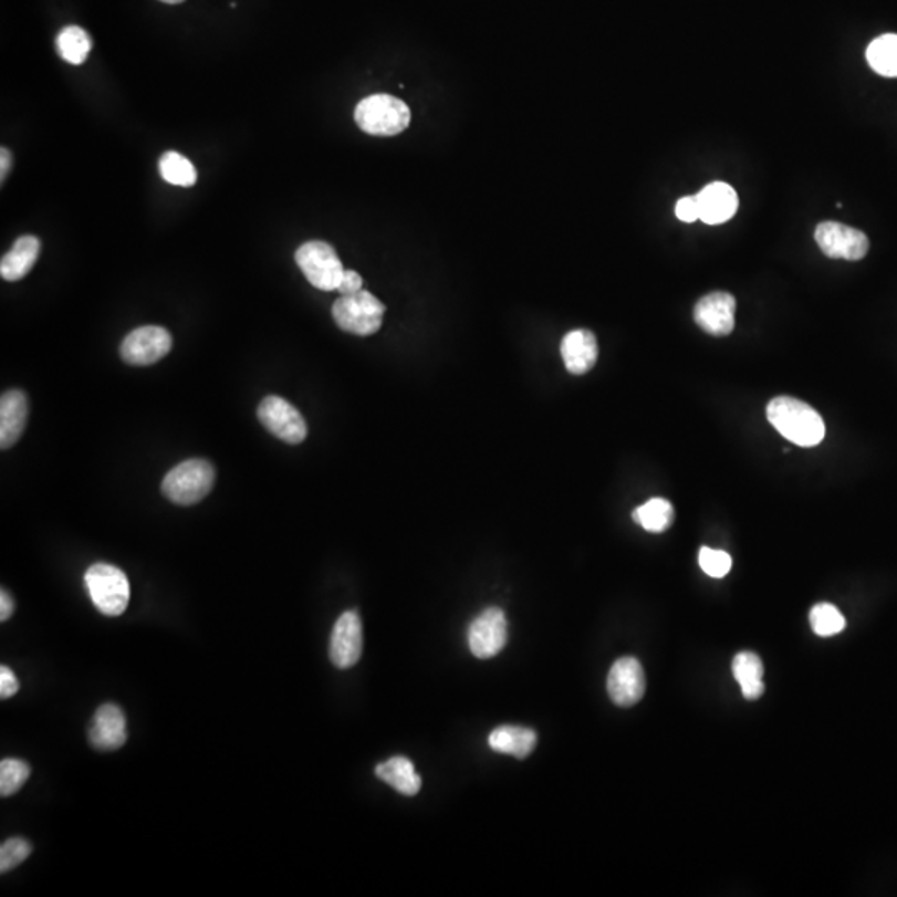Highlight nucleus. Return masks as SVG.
Here are the masks:
<instances>
[{
  "mask_svg": "<svg viewBox=\"0 0 897 897\" xmlns=\"http://www.w3.org/2000/svg\"><path fill=\"white\" fill-rule=\"evenodd\" d=\"M31 776V766L25 761L8 758L0 763V794L8 797L18 793Z\"/></svg>",
  "mask_w": 897,
  "mask_h": 897,
  "instance_id": "bb28decb",
  "label": "nucleus"
},
{
  "mask_svg": "<svg viewBox=\"0 0 897 897\" xmlns=\"http://www.w3.org/2000/svg\"><path fill=\"white\" fill-rule=\"evenodd\" d=\"M92 51V39L79 25H69L58 35V52L65 62L72 65H82L87 61Z\"/></svg>",
  "mask_w": 897,
  "mask_h": 897,
  "instance_id": "b1692460",
  "label": "nucleus"
},
{
  "mask_svg": "<svg viewBox=\"0 0 897 897\" xmlns=\"http://www.w3.org/2000/svg\"><path fill=\"white\" fill-rule=\"evenodd\" d=\"M734 680L740 684L741 693L747 700H758L764 693L763 661L753 651H741L734 657Z\"/></svg>",
  "mask_w": 897,
  "mask_h": 897,
  "instance_id": "412c9836",
  "label": "nucleus"
},
{
  "mask_svg": "<svg viewBox=\"0 0 897 897\" xmlns=\"http://www.w3.org/2000/svg\"><path fill=\"white\" fill-rule=\"evenodd\" d=\"M85 587L101 614L118 617L127 611L131 602V582L115 565H92L85 572Z\"/></svg>",
  "mask_w": 897,
  "mask_h": 897,
  "instance_id": "20e7f679",
  "label": "nucleus"
},
{
  "mask_svg": "<svg viewBox=\"0 0 897 897\" xmlns=\"http://www.w3.org/2000/svg\"><path fill=\"white\" fill-rule=\"evenodd\" d=\"M41 253V240L32 234H24L15 241L12 250L0 261V274L6 281H19L28 277Z\"/></svg>",
  "mask_w": 897,
  "mask_h": 897,
  "instance_id": "a211bd4d",
  "label": "nucleus"
},
{
  "mask_svg": "<svg viewBox=\"0 0 897 897\" xmlns=\"http://www.w3.org/2000/svg\"><path fill=\"white\" fill-rule=\"evenodd\" d=\"M258 419L278 439L286 444H301L307 436V426L300 410L280 396H268L258 406Z\"/></svg>",
  "mask_w": 897,
  "mask_h": 897,
  "instance_id": "0eeeda50",
  "label": "nucleus"
},
{
  "mask_svg": "<svg viewBox=\"0 0 897 897\" xmlns=\"http://www.w3.org/2000/svg\"><path fill=\"white\" fill-rule=\"evenodd\" d=\"M0 158H2V164H0L2 165V167H0V178H2V181H4L6 177H8L9 170H11L12 167V154L8 150V148H2V152H0Z\"/></svg>",
  "mask_w": 897,
  "mask_h": 897,
  "instance_id": "72a5a7b5",
  "label": "nucleus"
},
{
  "mask_svg": "<svg viewBox=\"0 0 897 897\" xmlns=\"http://www.w3.org/2000/svg\"><path fill=\"white\" fill-rule=\"evenodd\" d=\"M538 734L534 730L521 727H499L489 737V747L502 754L524 760L534 751Z\"/></svg>",
  "mask_w": 897,
  "mask_h": 897,
  "instance_id": "6ab92c4d",
  "label": "nucleus"
},
{
  "mask_svg": "<svg viewBox=\"0 0 897 897\" xmlns=\"http://www.w3.org/2000/svg\"><path fill=\"white\" fill-rule=\"evenodd\" d=\"M32 853V844L24 837H11L0 847V870L8 873L24 863Z\"/></svg>",
  "mask_w": 897,
  "mask_h": 897,
  "instance_id": "cd10ccee",
  "label": "nucleus"
},
{
  "mask_svg": "<svg viewBox=\"0 0 897 897\" xmlns=\"http://www.w3.org/2000/svg\"><path fill=\"white\" fill-rule=\"evenodd\" d=\"M700 220L707 225H721L734 217L738 210V195L733 187L723 181L707 185L697 195Z\"/></svg>",
  "mask_w": 897,
  "mask_h": 897,
  "instance_id": "f3484780",
  "label": "nucleus"
},
{
  "mask_svg": "<svg viewBox=\"0 0 897 897\" xmlns=\"http://www.w3.org/2000/svg\"><path fill=\"white\" fill-rule=\"evenodd\" d=\"M698 562H700L701 571L713 578H723L724 575L730 574L731 565H733V561L727 552L715 551L710 547L700 549Z\"/></svg>",
  "mask_w": 897,
  "mask_h": 897,
  "instance_id": "c85d7f7f",
  "label": "nucleus"
},
{
  "mask_svg": "<svg viewBox=\"0 0 897 897\" xmlns=\"http://www.w3.org/2000/svg\"><path fill=\"white\" fill-rule=\"evenodd\" d=\"M296 264L306 280L321 291H336L344 274L336 250L326 241H307L296 250Z\"/></svg>",
  "mask_w": 897,
  "mask_h": 897,
  "instance_id": "423d86ee",
  "label": "nucleus"
},
{
  "mask_svg": "<svg viewBox=\"0 0 897 897\" xmlns=\"http://www.w3.org/2000/svg\"><path fill=\"white\" fill-rule=\"evenodd\" d=\"M867 64L883 77L897 79V34L874 39L866 51Z\"/></svg>",
  "mask_w": 897,
  "mask_h": 897,
  "instance_id": "5701e85b",
  "label": "nucleus"
},
{
  "mask_svg": "<svg viewBox=\"0 0 897 897\" xmlns=\"http://www.w3.org/2000/svg\"><path fill=\"white\" fill-rule=\"evenodd\" d=\"M92 747L101 751H114L127 741V721L124 711L115 703H105L95 711L88 730Z\"/></svg>",
  "mask_w": 897,
  "mask_h": 897,
  "instance_id": "4468645a",
  "label": "nucleus"
},
{
  "mask_svg": "<svg viewBox=\"0 0 897 897\" xmlns=\"http://www.w3.org/2000/svg\"><path fill=\"white\" fill-rule=\"evenodd\" d=\"M469 648L478 658H492L505 647L508 642V618L498 607L486 608L474 618L468 632Z\"/></svg>",
  "mask_w": 897,
  "mask_h": 897,
  "instance_id": "9d476101",
  "label": "nucleus"
},
{
  "mask_svg": "<svg viewBox=\"0 0 897 897\" xmlns=\"http://www.w3.org/2000/svg\"><path fill=\"white\" fill-rule=\"evenodd\" d=\"M632 518L645 531L651 532V534H661L674 524L675 509L667 499L655 498L635 509Z\"/></svg>",
  "mask_w": 897,
  "mask_h": 897,
  "instance_id": "4be33fe9",
  "label": "nucleus"
},
{
  "mask_svg": "<svg viewBox=\"0 0 897 897\" xmlns=\"http://www.w3.org/2000/svg\"><path fill=\"white\" fill-rule=\"evenodd\" d=\"M386 306L369 291L341 296L333 304V317L340 330L356 336H371L383 326Z\"/></svg>",
  "mask_w": 897,
  "mask_h": 897,
  "instance_id": "39448f33",
  "label": "nucleus"
},
{
  "mask_svg": "<svg viewBox=\"0 0 897 897\" xmlns=\"http://www.w3.org/2000/svg\"><path fill=\"white\" fill-rule=\"evenodd\" d=\"M174 346L165 327L142 326L132 331L121 346V356L131 366H150L164 359Z\"/></svg>",
  "mask_w": 897,
  "mask_h": 897,
  "instance_id": "1a4fd4ad",
  "label": "nucleus"
},
{
  "mask_svg": "<svg viewBox=\"0 0 897 897\" xmlns=\"http://www.w3.org/2000/svg\"><path fill=\"white\" fill-rule=\"evenodd\" d=\"M675 215L684 223H693L700 220V208H698L697 195L695 197H684L675 205Z\"/></svg>",
  "mask_w": 897,
  "mask_h": 897,
  "instance_id": "c756f323",
  "label": "nucleus"
},
{
  "mask_svg": "<svg viewBox=\"0 0 897 897\" xmlns=\"http://www.w3.org/2000/svg\"><path fill=\"white\" fill-rule=\"evenodd\" d=\"M363 654V622L357 612H344L334 625L330 642V658L334 667L351 668Z\"/></svg>",
  "mask_w": 897,
  "mask_h": 897,
  "instance_id": "9b49d317",
  "label": "nucleus"
},
{
  "mask_svg": "<svg viewBox=\"0 0 897 897\" xmlns=\"http://www.w3.org/2000/svg\"><path fill=\"white\" fill-rule=\"evenodd\" d=\"M737 300L733 294L717 291L707 294L695 306V323L711 336H728L734 330Z\"/></svg>",
  "mask_w": 897,
  "mask_h": 897,
  "instance_id": "ddd939ff",
  "label": "nucleus"
},
{
  "mask_svg": "<svg viewBox=\"0 0 897 897\" xmlns=\"http://www.w3.org/2000/svg\"><path fill=\"white\" fill-rule=\"evenodd\" d=\"M161 2H165V4L174 6V4H181V2H184V0H161Z\"/></svg>",
  "mask_w": 897,
  "mask_h": 897,
  "instance_id": "f704fd0d",
  "label": "nucleus"
},
{
  "mask_svg": "<svg viewBox=\"0 0 897 897\" xmlns=\"http://www.w3.org/2000/svg\"><path fill=\"white\" fill-rule=\"evenodd\" d=\"M29 417V400L19 389L8 390L0 397V447L8 451L21 439Z\"/></svg>",
  "mask_w": 897,
  "mask_h": 897,
  "instance_id": "2eb2a0df",
  "label": "nucleus"
},
{
  "mask_svg": "<svg viewBox=\"0 0 897 897\" xmlns=\"http://www.w3.org/2000/svg\"><path fill=\"white\" fill-rule=\"evenodd\" d=\"M161 178L177 187H194L197 184V168L178 152H165L158 164Z\"/></svg>",
  "mask_w": 897,
  "mask_h": 897,
  "instance_id": "393cba45",
  "label": "nucleus"
},
{
  "mask_svg": "<svg viewBox=\"0 0 897 897\" xmlns=\"http://www.w3.org/2000/svg\"><path fill=\"white\" fill-rule=\"evenodd\" d=\"M354 121L361 131L374 137H394L409 127L410 108L393 95H371L357 104Z\"/></svg>",
  "mask_w": 897,
  "mask_h": 897,
  "instance_id": "f03ea898",
  "label": "nucleus"
},
{
  "mask_svg": "<svg viewBox=\"0 0 897 897\" xmlns=\"http://www.w3.org/2000/svg\"><path fill=\"white\" fill-rule=\"evenodd\" d=\"M811 628L820 637H833L846 627L841 612L831 604H817L810 612Z\"/></svg>",
  "mask_w": 897,
  "mask_h": 897,
  "instance_id": "a878e982",
  "label": "nucleus"
},
{
  "mask_svg": "<svg viewBox=\"0 0 897 897\" xmlns=\"http://www.w3.org/2000/svg\"><path fill=\"white\" fill-rule=\"evenodd\" d=\"M561 354L569 373L575 376L587 374L597 364V337L588 330L571 331L562 340Z\"/></svg>",
  "mask_w": 897,
  "mask_h": 897,
  "instance_id": "dca6fc26",
  "label": "nucleus"
},
{
  "mask_svg": "<svg viewBox=\"0 0 897 897\" xmlns=\"http://www.w3.org/2000/svg\"><path fill=\"white\" fill-rule=\"evenodd\" d=\"M215 484L213 466L204 459H190L175 466L161 482V491L177 505L198 504Z\"/></svg>",
  "mask_w": 897,
  "mask_h": 897,
  "instance_id": "7ed1b4c3",
  "label": "nucleus"
},
{
  "mask_svg": "<svg viewBox=\"0 0 897 897\" xmlns=\"http://www.w3.org/2000/svg\"><path fill=\"white\" fill-rule=\"evenodd\" d=\"M361 290H363V278L359 277V273H356V271L353 270H344L340 286H337L336 290L340 291L341 296L354 294Z\"/></svg>",
  "mask_w": 897,
  "mask_h": 897,
  "instance_id": "2f4dec72",
  "label": "nucleus"
},
{
  "mask_svg": "<svg viewBox=\"0 0 897 897\" xmlns=\"http://www.w3.org/2000/svg\"><path fill=\"white\" fill-rule=\"evenodd\" d=\"M14 608L15 605L11 595L2 591V594H0V620L8 622L9 618L12 617V614H14Z\"/></svg>",
  "mask_w": 897,
  "mask_h": 897,
  "instance_id": "473e14b6",
  "label": "nucleus"
},
{
  "mask_svg": "<svg viewBox=\"0 0 897 897\" xmlns=\"http://www.w3.org/2000/svg\"><path fill=\"white\" fill-rule=\"evenodd\" d=\"M376 774L404 796H414L423 786V781L416 773L413 761L404 757H394L386 763L377 764Z\"/></svg>",
  "mask_w": 897,
  "mask_h": 897,
  "instance_id": "aec40b11",
  "label": "nucleus"
},
{
  "mask_svg": "<svg viewBox=\"0 0 897 897\" xmlns=\"http://www.w3.org/2000/svg\"><path fill=\"white\" fill-rule=\"evenodd\" d=\"M647 680L644 667L634 657L615 661L608 674L607 690L612 701L618 707H634L644 698Z\"/></svg>",
  "mask_w": 897,
  "mask_h": 897,
  "instance_id": "f8f14e48",
  "label": "nucleus"
},
{
  "mask_svg": "<svg viewBox=\"0 0 897 897\" xmlns=\"http://www.w3.org/2000/svg\"><path fill=\"white\" fill-rule=\"evenodd\" d=\"M817 247L833 260L859 261L869 251V240L863 231L836 221H823L814 231Z\"/></svg>",
  "mask_w": 897,
  "mask_h": 897,
  "instance_id": "6e6552de",
  "label": "nucleus"
},
{
  "mask_svg": "<svg viewBox=\"0 0 897 897\" xmlns=\"http://www.w3.org/2000/svg\"><path fill=\"white\" fill-rule=\"evenodd\" d=\"M19 691V680L11 668L2 665L0 667V697L11 698Z\"/></svg>",
  "mask_w": 897,
  "mask_h": 897,
  "instance_id": "7c9ffc66",
  "label": "nucleus"
},
{
  "mask_svg": "<svg viewBox=\"0 0 897 897\" xmlns=\"http://www.w3.org/2000/svg\"><path fill=\"white\" fill-rule=\"evenodd\" d=\"M766 416L781 436L800 447L817 446L826 434L823 417L817 410L794 397H774L768 404Z\"/></svg>",
  "mask_w": 897,
  "mask_h": 897,
  "instance_id": "f257e3e1",
  "label": "nucleus"
}]
</instances>
